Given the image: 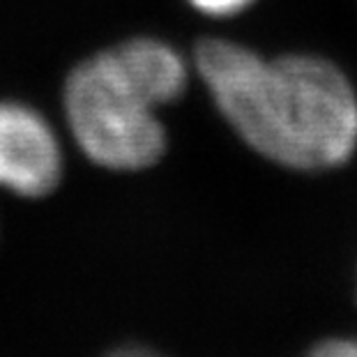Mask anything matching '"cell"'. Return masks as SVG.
I'll list each match as a JSON object with an SVG mask.
<instances>
[{"label": "cell", "mask_w": 357, "mask_h": 357, "mask_svg": "<svg viewBox=\"0 0 357 357\" xmlns=\"http://www.w3.org/2000/svg\"><path fill=\"white\" fill-rule=\"evenodd\" d=\"M196 72L233 132L270 162L328 171L357 150V93L321 56L263 58L229 40H203Z\"/></svg>", "instance_id": "cell-1"}, {"label": "cell", "mask_w": 357, "mask_h": 357, "mask_svg": "<svg viewBox=\"0 0 357 357\" xmlns=\"http://www.w3.org/2000/svg\"><path fill=\"white\" fill-rule=\"evenodd\" d=\"M189 88L185 58L157 37H134L83 60L67 79L65 113L83 155L111 171L162 159L169 136L159 109Z\"/></svg>", "instance_id": "cell-2"}, {"label": "cell", "mask_w": 357, "mask_h": 357, "mask_svg": "<svg viewBox=\"0 0 357 357\" xmlns=\"http://www.w3.org/2000/svg\"><path fill=\"white\" fill-rule=\"evenodd\" d=\"M63 176L56 132L24 104L0 102V187L19 196H47Z\"/></svg>", "instance_id": "cell-3"}, {"label": "cell", "mask_w": 357, "mask_h": 357, "mask_svg": "<svg viewBox=\"0 0 357 357\" xmlns=\"http://www.w3.org/2000/svg\"><path fill=\"white\" fill-rule=\"evenodd\" d=\"M192 7L199 12L208 14V17H235V14L245 12L252 7L256 0H189Z\"/></svg>", "instance_id": "cell-4"}, {"label": "cell", "mask_w": 357, "mask_h": 357, "mask_svg": "<svg viewBox=\"0 0 357 357\" xmlns=\"http://www.w3.org/2000/svg\"><path fill=\"white\" fill-rule=\"evenodd\" d=\"M307 357H357V341L353 339H334L316 346Z\"/></svg>", "instance_id": "cell-5"}, {"label": "cell", "mask_w": 357, "mask_h": 357, "mask_svg": "<svg viewBox=\"0 0 357 357\" xmlns=\"http://www.w3.org/2000/svg\"><path fill=\"white\" fill-rule=\"evenodd\" d=\"M106 357H162V355L146 346H125V348H118V351L109 353Z\"/></svg>", "instance_id": "cell-6"}]
</instances>
